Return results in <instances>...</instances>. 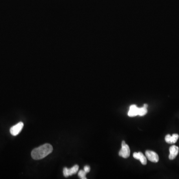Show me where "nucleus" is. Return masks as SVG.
I'll list each match as a JSON object with an SVG mask.
<instances>
[{
  "mask_svg": "<svg viewBox=\"0 0 179 179\" xmlns=\"http://www.w3.org/2000/svg\"><path fill=\"white\" fill-rule=\"evenodd\" d=\"M53 151V147L50 144H45L39 147L35 148L32 151L31 155L34 160L43 159L50 154Z\"/></svg>",
  "mask_w": 179,
  "mask_h": 179,
  "instance_id": "nucleus-1",
  "label": "nucleus"
},
{
  "mask_svg": "<svg viewBox=\"0 0 179 179\" xmlns=\"http://www.w3.org/2000/svg\"><path fill=\"white\" fill-rule=\"evenodd\" d=\"M130 150L129 146L125 143L124 141L122 142V148L119 152V155L124 158H127L130 156Z\"/></svg>",
  "mask_w": 179,
  "mask_h": 179,
  "instance_id": "nucleus-2",
  "label": "nucleus"
},
{
  "mask_svg": "<svg viewBox=\"0 0 179 179\" xmlns=\"http://www.w3.org/2000/svg\"><path fill=\"white\" fill-rule=\"evenodd\" d=\"M23 122H20L19 123L14 125L10 129V133L13 136H16L19 134L23 127Z\"/></svg>",
  "mask_w": 179,
  "mask_h": 179,
  "instance_id": "nucleus-3",
  "label": "nucleus"
},
{
  "mask_svg": "<svg viewBox=\"0 0 179 179\" xmlns=\"http://www.w3.org/2000/svg\"><path fill=\"white\" fill-rule=\"evenodd\" d=\"M145 155L147 159L152 162L157 163L159 161V156L156 152L150 150L146 151Z\"/></svg>",
  "mask_w": 179,
  "mask_h": 179,
  "instance_id": "nucleus-4",
  "label": "nucleus"
},
{
  "mask_svg": "<svg viewBox=\"0 0 179 179\" xmlns=\"http://www.w3.org/2000/svg\"><path fill=\"white\" fill-rule=\"evenodd\" d=\"M170 154L169 156V158L170 160H173L177 156L179 151V147L176 145H172L169 149Z\"/></svg>",
  "mask_w": 179,
  "mask_h": 179,
  "instance_id": "nucleus-5",
  "label": "nucleus"
},
{
  "mask_svg": "<svg viewBox=\"0 0 179 179\" xmlns=\"http://www.w3.org/2000/svg\"><path fill=\"white\" fill-rule=\"evenodd\" d=\"M133 156L135 159L140 160L142 165H146L147 159H146V157H145V156L143 155V153H142L141 152H134L133 154Z\"/></svg>",
  "mask_w": 179,
  "mask_h": 179,
  "instance_id": "nucleus-6",
  "label": "nucleus"
},
{
  "mask_svg": "<svg viewBox=\"0 0 179 179\" xmlns=\"http://www.w3.org/2000/svg\"><path fill=\"white\" fill-rule=\"evenodd\" d=\"M179 137V135L177 133L173 134L172 136L170 134H167L166 136H165V139L167 143L173 144L177 142Z\"/></svg>",
  "mask_w": 179,
  "mask_h": 179,
  "instance_id": "nucleus-7",
  "label": "nucleus"
},
{
  "mask_svg": "<svg viewBox=\"0 0 179 179\" xmlns=\"http://www.w3.org/2000/svg\"><path fill=\"white\" fill-rule=\"evenodd\" d=\"M138 115V107L135 105H131L128 112V115L129 117H134Z\"/></svg>",
  "mask_w": 179,
  "mask_h": 179,
  "instance_id": "nucleus-8",
  "label": "nucleus"
},
{
  "mask_svg": "<svg viewBox=\"0 0 179 179\" xmlns=\"http://www.w3.org/2000/svg\"><path fill=\"white\" fill-rule=\"evenodd\" d=\"M147 108L143 107H138V115L139 116H142L145 115L147 113Z\"/></svg>",
  "mask_w": 179,
  "mask_h": 179,
  "instance_id": "nucleus-9",
  "label": "nucleus"
},
{
  "mask_svg": "<svg viewBox=\"0 0 179 179\" xmlns=\"http://www.w3.org/2000/svg\"><path fill=\"white\" fill-rule=\"evenodd\" d=\"M78 170H79V166L78 165H75V166H74L73 167H72L71 168L69 169L70 176L75 174L78 172Z\"/></svg>",
  "mask_w": 179,
  "mask_h": 179,
  "instance_id": "nucleus-10",
  "label": "nucleus"
},
{
  "mask_svg": "<svg viewBox=\"0 0 179 179\" xmlns=\"http://www.w3.org/2000/svg\"><path fill=\"white\" fill-rule=\"evenodd\" d=\"M86 173L84 170H80L78 173V176L80 177L81 179H86L87 178L86 177Z\"/></svg>",
  "mask_w": 179,
  "mask_h": 179,
  "instance_id": "nucleus-11",
  "label": "nucleus"
},
{
  "mask_svg": "<svg viewBox=\"0 0 179 179\" xmlns=\"http://www.w3.org/2000/svg\"><path fill=\"white\" fill-rule=\"evenodd\" d=\"M63 175H64L65 177H68L69 176H70L69 169L67 168H64V169H63Z\"/></svg>",
  "mask_w": 179,
  "mask_h": 179,
  "instance_id": "nucleus-12",
  "label": "nucleus"
},
{
  "mask_svg": "<svg viewBox=\"0 0 179 179\" xmlns=\"http://www.w3.org/2000/svg\"><path fill=\"white\" fill-rule=\"evenodd\" d=\"M84 170L87 173H88L90 171V167L88 165H87V166H85L84 167Z\"/></svg>",
  "mask_w": 179,
  "mask_h": 179,
  "instance_id": "nucleus-13",
  "label": "nucleus"
},
{
  "mask_svg": "<svg viewBox=\"0 0 179 179\" xmlns=\"http://www.w3.org/2000/svg\"><path fill=\"white\" fill-rule=\"evenodd\" d=\"M143 107L147 108V107H148V105H147V104H144V105H143Z\"/></svg>",
  "mask_w": 179,
  "mask_h": 179,
  "instance_id": "nucleus-14",
  "label": "nucleus"
}]
</instances>
